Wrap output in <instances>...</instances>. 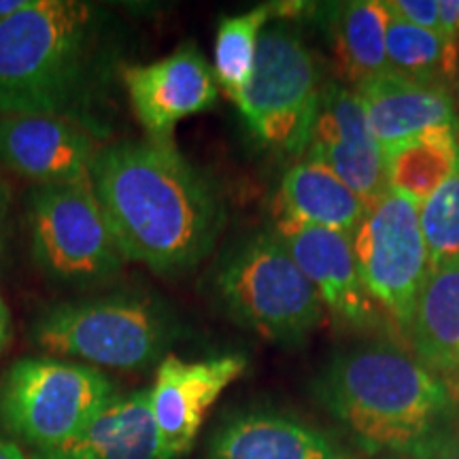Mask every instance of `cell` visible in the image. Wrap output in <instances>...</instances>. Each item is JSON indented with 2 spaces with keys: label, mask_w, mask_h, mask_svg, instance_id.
Returning <instances> with one entry per match:
<instances>
[{
  "label": "cell",
  "mask_w": 459,
  "mask_h": 459,
  "mask_svg": "<svg viewBox=\"0 0 459 459\" xmlns=\"http://www.w3.org/2000/svg\"><path fill=\"white\" fill-rule=\"evenodd\" d=\"M91 186L126 262L160 274L196 266L221 232L220 196L175 143L102 145L91 164Z\"/></svg>",
  "instance_id": "6da1fadb"
},
{
  "label": "cell",
  "mask_w": 459,
  "mask_h": 459,
  "mask_svg": "<svg viewBox=\"0 0 459 459\" xmlns=\"http://www.w3.org/2000/svg\"><path fill=\"white\" fill-rule=\"evenodd\" d=\"M108 54L100 11L74 0H34L0 24V115H51L99 136L96 102Z\"/></svg>",
  "instance_id": "7a4b0ae2"
},
{
  "label": "cell",
  "mask_w": 459,
  "mask_h": 459,
  "mask_svg": "<svg viewBox=\"0 0 459 459\" xmlns=\"http://www.w3.org/2000/svg\"><path fill=\"white\" fill-rule=\"evenodd\" d=\"M319 387L325 406L372 451L411 455L455 411L446 381L381 344L338 355Z\"/></svg>",
  "instance_id": "3957f363"
},
{
  "label": "cell",
  "mask_w": 459,
  "mask_h": 459,
  "mask_svg": "<svg viewBox=\"0 0 459 459\" xmlns=\"http://www.w3.org/2000/svg\"><path fill=\"white\" fill-rule=\"evenodd\" d=\"M30 334L49 358L79 359L91 368L143 370L164 358L177 328L152 296L115 291L49 307Z\"/></svg>",
  "instance_id": "277c9868"
},
{
  "label": "cell",
  "mask_w": 459,
  "mask_h": 459,
  "mask_svg": "<svg viewBox=\"0 0 459 459\" xmlns=\"http://www.w3.org/2000/svg\"><path fill=\"white\" fill-rule=\"evenodd\" d=\"M213 287L230 317L271 342H300L324 317L317 290L274 232L254 234L230 249Z\"/></svg>",
  "instance_id": "5b68a950"
},
{
  "label": "cell",
  "mask_w": 459,
  "mask_h": 459,
  "mask_svg": "<svg viewBox=\"0 0 459 459\" xmlns=\"http://www.w3.org/2000/svg\"><path fill=\"white\" fill-rule=\"evenodd\" d=\"M26 217L34 264L56 283L88 290L122 273L126 257L91 179L34 186Z\"/></svg>",
  "instance_id": "8992f818"
},
{
  "label": "cell",
  "mask_w": 459,
  "mask_h": 459,
  "mask_svg": "<svg viewBox=\"0 0 459 459\" xmlns=\"http://www.w3.org/2000/svg\"><path fill=\"white\" fill-rule=\"evenodd\" d=\"M115 395L111 378L88 364L24 358L0 381V421L39 455L74 438Z\"/></svg>",
  "instance_id": "52a82bcc"
},
{
  "label": "cell",
  "mask_w": 459,
  "mask_h": 459,
  "mask_svg": "<svg viewBox=\"0 0 459 459\" xmlns=\"http://www.w3.org/2000/svg\"><path fill=\"white\" fill-rule=\"evenodd\" d=\"M319 102L317 65L300 30L287 20L264 28L254 74L238 105L254 134L274 152H307Z\"/></svg>",
  "instance_id": "ba28073f"
},
{
  "label": "cell",
  "mask_w": 459,
  "mask_h": 459,
  "mask_svg": "<svg viewBox=\"0 0 459 459\" xmlns=\"http://www.w3.org/2000/svg\"><path fill=\"white\" fill-rule=\"evenodd\" d=\"M353 255L372 300L409 334L429 274L419 206L387 189L355 230Z\"/></svg>",
  "instance_id": "9c48e42d"
},
{
  "label": "cell",
  "mask_w": 459,
  "mask_h": 459,
  "mask_svg": "<svg viewBox=\"0 0 459 459\" xmlns=\"http://www.w3.org/2000/svg\"><path fill=\"white\" fill-rule=\"evenodd\" d=\"M122 83L147 141L172 143L177 124L215 105L213 66L194 45H181L162 60L122 68Z\"/></svg>",
  "instance_id": "30bf717a"
},
{
  "label": "cell",
  "mask_w": 459,
  "mask_h": 459,
  "mask_svg": "<svg viewBox=\"0 0 459 459\" xmlns=\"http://www.w3.org/2000/svg\"><path fill=\"white\" fill-rule=\"evenodd\" d=\"M245 370V355L186 361L166 353L160 359L152 387V411L162 459H177L192 449L206 412Z\"/></svg>",
  "instance_id": "8fae6325"
},
{
  "label": "cell",
  "mask_w": 459,
  "mask_h": 459,
  "mask_svg": "<svg viewBox=\"0 0 459 459\" xmlns=\"http://www.w3.org/2000/svg\"><path fill=\"white\" fill-rule=\"evenodd\" d=\"M307 158L328 166L368 209L387 192L383 149L372 136L359 96L347 85L332 82L321 90Z\"/></svg>",
  "instance_id": "7c38bea8"
},
{
  "label": "cell",
  "mask_w": 459,
  "mask_h": 459,
  "mask_svg": "<svg viewBox=\"0 0 459 459\" xmlns=\"http://www.w3.org/2000/svg\"><path fill=\"white\" fill-rule=\"evenodd\" d=\"M96 136L51 115H0V164L34 186L91 179Z\"/></svg>",
  "instance_id": "4fadbf2b"
},
{
  "label": "cell",
  "mask_w": 459,
  "mask_h": 459,
  "mask_svg": "<svg viewBox=\"0 0 459 459\" xmlns=\"http://www.w3.org/2000/svg\"><path fill=\"white\" fill-rule=\"evenodd\" d=\"M274 234L294 257L304 277L317 290L325 308L355 328L378 324L381 308L359 279L353 237L290 220H279Z\"/></svg>",
  "instance_id": "5bb4252c"
},
{
  "label": "cell",
  "mask_w": 459,
  "mask_h": 459,
  "mask_svg": "<svg viewBox=\"0 0 459 459\" xmlns=\"http://www.w3.org/2000/svg\"><path fill=\"white\" fill-rule=\"evenodd\" d=\"M383 152L432 128H459L449 90L389 73L355 90Z\"/></svg>",
  "instance_id": "9a60e30c"
},
{
  "label": "cell",
  "mask_w": 459,
  "mask_h": 459,
  "mask_svg": "<svg viewBox=\"0 0 459 459\" xmlns=\"http://www.w3.org/2000/svg\"><path fill=\"white\" fill-rule=\"evenodd\" d=\"M39 459H162L152 389L115 395L68 443Z\"/></svg>",
  "instance_id": "2e32d148"
},
{
  "label": "cell",
  "mask_w": 459,
  "mask_h": 459,
  "mask_svg": "<svg viewBox=\"0 0 459 459\" xmlns=\"http://www.w3.org/2000/svg\"><path fill=\"white\" fill-rule=\"evenodd\" d=\"M206 459H342L317 429L279 415L232 419L211 440Z\"/></svg>",
  "instance_id": "e0dca14e"
},
{
  "label": "cell",
  "mask_w": 459,
  "mask_h": 459,
  "mask_svg": "<svg viewBox=\"0 0 459 459\" xmlns=\"http://www.w3.org/2000/svg\"><path fill=\"white\" fill-rule=\"evenodd\" d=\"M409 338L426 368L459 375V257L429 268Z\"/></svg>",
  "instance_id": "ac0fdd59"
},
{
  "label": "cell",
  "mask_w": 459,
  "mask_h": 459,
  "mask_svg": "<svg viewBox=\"0 0 459 459\" xmlns=\"http://www.w3.org/2000/svg\"><path fill=\"white\" fill-rule=\"evenodd\" d=\"M281 220L328 228L353 237L368 206L328 166L302 160L285 172L281 183Z\"/></svg>",
  "instance_id": "d6986e66"
},
{
  "label": "cell",
  "mask_w": 459,
  "mask_h": 459,
  "mask_svg": "<svg viewBox=\"0 0 459 459\" xmlns=\"http://www.w3.org/2000/svg\"><path fill=\"white\" fill-rule=\"evenodd\" d=\"M385 3L359 0L328 9V34L338 66L353 90L392 73L387 60Z\"/></svg>",
  "instance_id": "ffe728a7"
},
{
  "label": "cell",
  "mask_w": 459,
  "mask_h": 459,
  "mask_svg": "<svg viewBox=\"0 0 459 459\" xmlns=\"http://www.w3.org/2000/svg\"><path fill=\"white\" fill-rule=\"evenodd\" d=\"M389 192L421 206L459 170L457 128H432L383 152Z\"/></svg>",
  "instance_id": "44dd1931"
},
{
  "label": "cell",
  "mask_w": 459,
  "mask_h": 459,
  "mask_svg": "<svg viewBox=\"0 0 459 459\" xmlns=\"http://www.w3.org/2000/svg\"><path fill=\"white\" fill-rule=\"evenodd\" d=\"M385 49L389 68L400 77L445 90L457 82L459 51L446 43L443 34L411 26L389 13Z\"/></svg>",
  "instance_id": "7402d4cb"
},
{
  "label": "cell",
  "mask_w": 459,
  "mask_h": 459,
  "mask_svg": "<svg viewBox=\"0 0 459 459\" xmlns=\"http://www.w3.org/2000/svg\"><path fill=\"white\" fill-rule=\"evenodd\" d=\"M273 17L271 7H257L247 13L223 17L215 37L213 73L217 85L234 105H240L255 66L260 34Z\"/></svg>",
  "instance_id": "603a6c76"
},
{
  "label": "cell",
  "mask_w": 459,
  "mask_h": 459,
  "mask_svg": "<svg viewBox=\"0 0 459 459\" xmlns=\"http://www.w3.org/2000/svg\"><path fill=\"white\" fill-rule=\"evenodd\" d=\"M419 223L428 243L429 268L459 257V170L419 206Z\"/></svg>",
  "instance_id": "cb8c5ba5"
},
{
  "label": "cell",
  "mask_w": 459,
  "mask_h": 459,
  "mask_svg": "<svg viewBox=\"0 0 459 459\" xmlns=\"http://www.w3.org/2000/svg\"><path fill=\"white\" fill-rule=\"evenodd\" d=\"M385 7L389 13L402 22H406V24L443 34L438 0H389V3H385Z\"/></svg>",
  "instance_id": "d4e9b609"
},
{
  "label": "cell",
  "mask_w": 459,
  "mask_h": 459,
  "mask_svg": "<svg viewBox=\"0 0 459 459\" xmlns=\"http://www.w3.org/2000/svg\"><path fill=\"white\" fill-rule=\"evenodd\" d=\"M409 459H459V434L449 423L423 440Z\"/></svg>",
  "instance_id": "484cf974"
},
{
  "label": "cell",
  "mask_w": 459,
  "mask_h": 459,
  "mask_svg": "<svg viewBox=\"0 0 459 459\" xmlns=\"http://www.w3.org/2000/svg\"><path fill=\"white\" fill-rule=\"evenodd\" d=\"M34 0H0V24L32 7Z\"/></svg>",
  "instance_id": "4316f807"
},
{
  "label": "cell",
  "mask_w": 459,
  "mask_h": 459,
  "mask_svg": "<svg viewBox=\"0 0 459 459\" xmlns=\"http://www.w3.org/2000/svg\"><path fill=\"white\" fill-rule=\"evenodd\" d=\"M0 459H39V457L28 455V453L22 449L20 445L13 443V440L0 438Z\"/></svg>",
  "instance_id": "83f0119b"
},
{
  "label": "cell",
  "mask_w": 459,
  "mask_h": 459,
  "mask_svg": "<svg viewBox=\"0 0 459 459\" xmlns=\"http://www.w3.org/2000/svg\"><path fill=\"white\" fill-rule=\"evenodd\" d=\"M9 336H11L9 308H7V304H4L3 298H0V353H3V349L7 347Z\"/></svg>",
  "instance_id": "f1b7e54d"
},
{
  "label": "cell",
  "mask_w": 459,
  "mask_h": 459,
  "mask_svg": "<svg viewBox=\"0 0 459 459\" xmlns=\"http://www.w3.org/2000/svg\"><path fill=\"white\" fill-rule=\"evenodd\" d=\"M4 220H7V194H4L3 183H0V249L4 240Z\"/></svg>",
  "instance_id": "f546056e"
},
{
  "label": "cell",
  "mask_w": 459,
  "mask_h": 459,
  "mask_svg": "<svg viewBox=\"0 0 459 459\" xmlns=\"http://www.w3.org/2000/svg\"><path fill=\"white\" fill-rule=\"evenodd\" d=\"M446 385H449L451 394H453V402H455V409H457V426H455V429L459 434V375L453 377V381L446 383Z\"/></svg>",
  "instance_id": "4dcf8cb0"
},
{
  "label": "cell",
  "mask_w": 459,
  "mask_h": 459,
  "mask_svg": "<svg viewBox=\"0 0 459 459\" xmlns=\"http://www.w3.org/2000/svg\"><path fill=\"white\" fill-rule=\"evenodd\" d=\"M457 108H459V85H457ZM457 122H459V113H457Z\"/></svg>",
  "instance_id": "1f68e13d"
},
{
  "label": "cell",
  "mask_w": 459,
  "mask_h": 459,
  "mask_svg": "<svg viewBox=\"0 0 459 459\" xmlns=\"http://www.w3.org/2000/svg\"><path fill=\"white\" fill-rule=\"evenodd\" d=\"M385 459H404V457H385Z\"/></svg>",
  "instance_id": "d6a6232c"
}]
</instances>
